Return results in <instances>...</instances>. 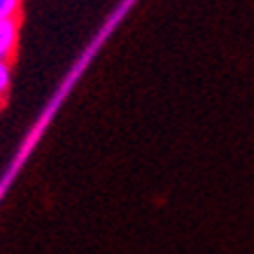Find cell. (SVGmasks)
I'll return each instance as SVG.
<instances>
[{
    "label": "cell",
    "mask_w": 254,
    "mask_h": 254,
    "mask_svg": "<svg viewBox=\"0 0 254 254\" xmlns=\"http://www.w3.org/2000/svg\"><path fill=\"white\" fill-rule=\"evenodd\" d=\"M19 45V21L0 19V61H12Z\"/></svg>",
    "instance_id": "obj_1"
},
{
    "label": "cell",
    "mask_w": 254,
    "mask_h": 254,
    "mask_svg": "<svg viewBox=\"0 0 254 254\" xmlns=\"http://www.w3.org/2000/svg\"><path fill=\"white\" fill-rule=\"evenodd\" d=\"M23 0H0V19H16Z\"/></svg>",
    "instance_id": "obj_2"
},
{
    "label": "cell",
    "mask_w": 254,
    "mask_h": 254,
    "mask_svg": "<svg viewBox=\"0 0 254 254\" xmlns=\"http://www.w3.org/2000/svg\"><path fill=\"white\" fill-rule=\"evenodd\" d=\"M12 86V68L9 61H0V98H5Z\"/></svg>",
    "instance_id": "obj_3"
}]
</instances>
